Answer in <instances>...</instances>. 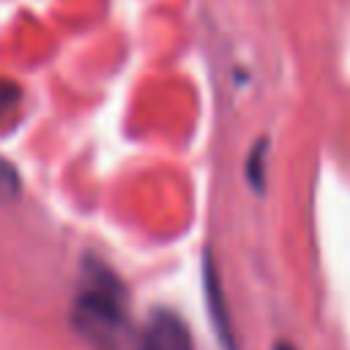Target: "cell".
I'll return each mask as SVG.
<instances>
[{
  "label": "cell",
  "instance_id": "6da1fadb",
  "mask_svg": "<svg viewBox=\"0 0 350 350\" xmlns=\"http://www.w3.org/2000/svg\"><path fill=\"white\" fill-rule=\"evenodd\" d=\"M93 268L98 279H90V287L77 298L74 325L96 350H131L134 336L123 312V290L98 265Z\"/></svg>",
  "mask_w": 350,
  "mask_h": 350
},
{
  "label": "cell",
  "instance_id": "7a4b0ae2",
  "mask_svg": "<svg viewBox=\"0 0 350 350\" xmlns=\"http://www.w3.org/2000/svg\"><path fill=\"white\" fill-rule=\"evenodd\" d=\"M202 293H205V304H208V317L213 325V334L219 339V345L224 350H238L235 334H232V323H230V312H227V301H224V287L216 271V262L211 257V252H205L202 257Z\"/></svg>",
  "mask_w": 350,
  "mask_h": 350
},
{
  "label": "cell",
  "instance_id": "3957f363",
  "mask_svg": "<svg viewBox=\"0 0 350 350\" xmlns=\"http://www.w3.org/2000/svg\"><path fill=\"white\" fill-rule=\"evenodd\" d=\"M139 350H194V347L186 323L170 309H156L150 312L148 325L139 336Z\"/></svg>",
  "mask_w": 350,
  "mask_h": 350
},
{
  "label": "cell",
  "instance_id": "277c9868",
  "mask_svg": "<svg viewBox=\"0 0 350 350\" xmlns=\"http://www.w3.org/2000/svg\"><path fill=\"white\" fill-rule=\"evenodd\" d=\"M265 164H268V139H257V145L246 156V180L257 194L265 191Z\"/></svg>",
  "mask_w": 350,
  "mask_h": 350
},
{
  "label": "cell",
  "instance_id": "5b68a950",
  "mask_svg": "<svg viewBox=\"0 0 350 350\" xmlns=\"http://www.w3.org/2000/svg\"><path fill=\"white\" fill-rule=\"evenodd\" d=\"M19 172L11 161L0 159V200H16L19 197Z\"/></svg>",
  "mask_w": 350,
  "mask_h": 350
},
{
  "label": "cell",
  "instance_id": "8992f818",
  "mask_svg": "<svg viewBox=\"0 0 350 350\" xmlns=\"http://www.w3.org/2000/svg\"><path fill=\"white\" fill-rule=\"evenodd\" d=\"M273 350H295V347H293V345H287V342H279Z\"/></svg>",
  "mask_w": 350,
  "mask_h": 350
}]
</instances>
